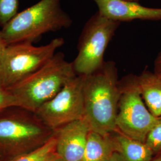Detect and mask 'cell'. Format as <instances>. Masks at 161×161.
<instances>
[{
    "instance_id": "8fae6325",
    "label": "cell",
    "mask_w": 161,
    "mask_h": 161,
    "mask_svg": "<svg viewBox=\"0 0 161 161\" xmlns=\"http://www.w3.org/2000/svg\"><path fill=\"white\" fill-rule=\"evenodd\" d=\"M115 152L125 161H150L154 153L144 142L131 138L117 128L109 133Z\"/></svg>"
},
{
    "instance_id": "3957f363",
    "label": "cell",
    "mask_w": 161,
    "mask_h": 161,
    "mask_svg": "<svg viewBox=\"0 0 161 161\" xmlns=\"http://www.w3.org/2000/svg\"><path fill=\"white\" fill-rule=\"evenodd\" d=\"M76 75L72 62L58 52L41 68L7 89L16 98L19 107L35 112Z\"/></svg>"
},
{
    "instance_id": "ac0fdd59",
    "label": "cell",
    "mask_w": 161,
    "mask_h": 161,
    "mask_svg": "<svg viewBox=\"0 0 161 161\" xmlns=\"http://www.w3.org/2000/svg\"><path fill=\"white\" fill-rule=\"evenodd\" d=\"M153 72L161 78V49L154 61Z\"/></svg>"
},
{
    "instance_id": "603a6c76",
    "label": "cell",
    "mask_w": 161,
    "mask_h": 161,
    "mask_svg": "<svg viewBox=\"0 0 161 161\" xmlns=\"http://www.w3.org/2000/svg\"><path fill=\"white\" fill-rule=\"evenodd\" d=\"M4 159L0 155V161H4Z\"/></svg>"
},
{
    "instance_id": "ffe728a7",
    "label": "cell",
    "mask_w": 161,
    "mask_h": 161,
    "mask_svg": "<svg viewBox=\"0 0 161 161\" xmlns=\"http://www.w3.org/2000/svg\"><path fill=\"white\" fill-rule=\"evenodd\" d=\"M109 161H125L120 155L115 152Z\"/></svg>"
},
{
    "instance_id": "7c38bea8",
    "label": "cell",
    "mask_w": 161,
    "mask_h": 161,
    "mask_svg": "<svg viewBox=\"0 0 161 161\" xmlns=\"http://www.w3.org/2000/svg\"><path fill=\"white\" fill-rule=\"evenodd\" d=\"M136 77L147 108L154 116L161 117V78L147 68Z\"/></svg>"
},
{
    "instance_id": "4fadbf2b",
    "label": "cell",
    "mask_w": 161,
    "mask_h": 161,
    "mask_svg": "<svg viewBox=\"0 0 161 161\" xmlns=\"http://www.w3.org/2000/svg\"><path fill=\"white\" fill-rule=\"evenodd\" d=\"M115 152L109 134L102 135L92 130L90 131L84 161H109Z\"/></svg>"
},
{
    "instance_id": "8992f818",
    "label": "cell",
    "mask_w": 161,
    "mask_h": 161,
    "mask_svg": "<svg viewBox=\"0 0 161 161\" xmlns=\"http://www.w3.org/2000/svg\"><path fill=\"white\" fill-rule=\"evenodd\" d=\"M121 23L98 11L86 21L79 38L78 54L72 62L76 75H90L102 67L106 48Z\"/></svg>"
},
{
    "instance_id": "e0dca14e",
    "label": "cell",
    "mask_w": 161,
    "mask_h": 161,
    "mask_svg": "<svg viewBox=\"0 0 161 161\" xmlns=\"http://www.w3.org/2000/svg\"><path fill=\"white\" fill-rule=\"evenodd\" d=\"M14 106L19 107L16 98L0 82V111Z\"/></svg>"
},
{
    "instance_id": "6da1fadb",
    "label": "cell",
    "mask_w": 161,
    "mask_h": 161,
    "mask_svg": "<svg viewBox=\"0 0 161 161\" xmlns=\"http://www.w3.org/2000/svg\"><path fill=\"white\" fill-rule=\"evenodd\" d=\"M83 76L84 118L91 130L102 135L113 132L121 97L116 63L105 62L96 72Z\"/></svg>"
},
{
    "instance_id": "9c48e42d",
    "label": "cell",
    "mask_w": 161,
    "mask_h": 161,
    "mask_svg": "<svg viewBox=\"0 0 161 161\" xmlns=\"http://www.w3.org/2000/svg\"><path fill=\"white\" fill-rule=\"evenodd\" d=\"M90 130L85 118L54 130L59 159L62 161H84L86 140Z\"/></svg>"
},
{
    "instance_id": "ba28073f",
    "label": "cell",
    "mask_w": 161,
    "mask_h": 161,
    "mask_svg": "<svg viewBox=\"0 0 161 161\" xmlns=\"http://www.w3.org/2000/svg\"><path fill=\"white\" fill-rule=\"evenodd\" d=\"M84 76L76 75L35 112L53 131L85 117Z\"/></svg>"
},
{
    "instance_id": "cb8c5ba5",
    "label": "cell",
    "mask_w": 161,
    "mask_h": 161,
    "mask_svg": "<svg viewBox=\"0 0 161 161\" xmlns=\"http://www.w3.org/2000/svg\"><path fill=\"white\" fill-rule=\"evenodd\" d=\"M61 161V160H60V159H59V158H58V160H57V161Z\"/></svg>"
},
{
    "instance_id": "44dd1931",
    "label": "cell",
    "mask_w": 161,
    "mask_h": 161,
    "mask_svg": "<svg viewBox=\"0 0 161 161\" xmlns=\"http://www.w3.org/2000/svg\"><path fill=\"white\" fill-rule=\"evenodd\" d=\"M157 155L153 158L150 161H161V150L156 153Z\"/></svg>"
},
{
    "instance_id": "2e32d148",
    "label": "cell",
    "mask_w": 161,
    "mask_h": 161,
    "mask_svg": "<svg viewBox=\"0 0 161 161\" xmlns=\"http://www.w3.org/2000/svg\"><path fill=\"white\" fill-rule=\"evenodd\" d=\"M145 143L147 144L154 154L161 150V121L153 127L148 134Z\"/></svg>"
},
{
    "instance_id": "d6986e66",
    "label": "cell",
    "mask_w": 161,
    "mask_h": 161,
    "mask_svg": "<svg viewBox=\"0 0 161 161\" xmlns=\"http://www.w3.org/2000/svg\"><path fill=\"white\" fill-rule=\"evenodd\" d=\"M7 46V45L6 44V42L4 40V38L3 37L1 32L0 31V65H1L2 58L3 56L4 53L5 52Z\"/></svg>"
},
{
    "instance_id": "30bf717a",
    "label": "cell",
    "mask_w": 161,
    "mask_h": 161,
    "mask_svg": "<svg viewBox=\"0 0 161 161\" xmlns=\"http://www.w3.org/2000/svg\"><path fill=\"white\" fill-rule=\"evenodd\" d=\"M97 6L98 11L106 17L122 22L134 20H161V8H151L137 2L126 0H92Z\"/></svg>"
},
{
    "instance_id": "7402d4cb",
    "label": "cell",
    "mask_w": 161,
    "mask_h": 161,
    "mask_svg": "<svg viewBox=\"0 0 161 161\" xmlns=\"http://www.w3.org/2000/svg\"><path fill=\"white\" fill-rule=\"evenodd\" d=\"M126 1H133V2H137V1H138V0H126Z\"/></svg>"
},
{
    "instance_id": "277c9868",
    "label": "cell",
    "mask_w": 161,
    "mask_h": 161,
    "mask_svg": "<svg viewBox=\"0 0 161 161\" xmlns=\"http://www.w3.org/2000/svg\"><path fill=\"white\" fill-rule=\"evenodd\" d=\"M61 0H40L18 13L1 31L6 44L32 42L43 34L69 28L73 21L61 7Z\"/></svg>"
},
{
    "instance_id": "9a60e30c",
    "label": "cell",
    "mask_w": 161,
    "mask_h": 161,
    "mask_svg": "<svg viewBox=\"0 0 161 161\" xmlns=\"http://www.w3.org/2000/svg\"><path fill=\"white\" fill-rule=\"evenodd\" d=\"M19 0H0V26L2 28L17 13Z\"/></svg>"
},
{
    "instance_id": "7a4b0ae2",
    "label": "cell",
    "mask_w": 161,
    "mask_h": 161,
    "mask_svg": "<svg viewBox=\"0 0 161 161\" xmlns=\"http://www.w3.org/2000/svg\"><path fill=\"white\" fill-rule=\"evenodd\" d=\"M36 114L20 107L0 111V155L8 159L44 144L54 134Z\"/></svg>"
},
{
    "instance_id": "5bb4252c",
    "label": "cell",
    "mask_w": 161,
    "mask_h": 161,
    "mask_svg": "<svg viewBox=\"0 0 161 161\" xmlns=\"http://www.w3.org/2000/svg\"><path fill=\"white\" fill-rule=\"evenodd\" d=\"M58 158L56 137L54 132L52 137L40 147L22 155L4 159V161H56Z\"/></svg>"
},
{
    "instance_id": "5b68a950",
    "label": "cell",
    "mask_w": 161,
    "mask_h": 161,
    "mask_svg": "<svg viewBox=\"0 0 161 161\" xmlns=\"http://www.w3.org/2000/svg\"><path fill=\"white\" fill-rule=\"evenodd\" d=\"M64 44L59 37L41 46L30 42L7 46L0 65L1 83L8 88L23 80L47 64Z\"/></svg>"
},
{
    "instance_id": "52a82bcc",
    "label": "cell",
    "mask_w": 161,
    "mask_h": 161,
    "mask_svg": "<svg viewBox=\"0 0 161 161\" xmlns=\"http://www.w3.org/2000/svg\"><path fill=\"white\" fill-rule=\"evenodd\" d=\"M121 97L116 119V128L131 138L145 143L151 130L161 121L145 104L138 90L136 75L119 80Z\"/></svg>"
}]
</instances>
